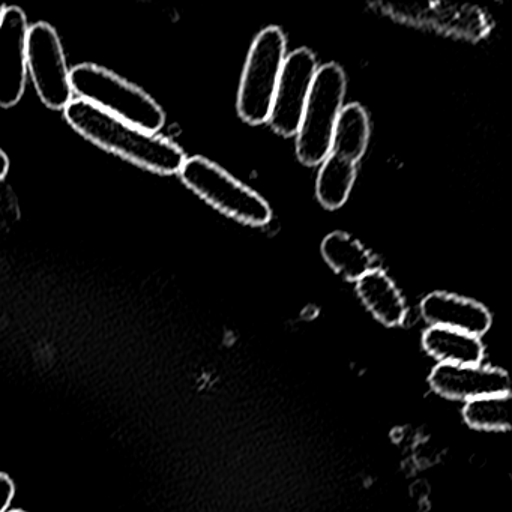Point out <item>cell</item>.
<instances>
[{"label":"cell","mask_w":512,"mask_h":512,"mask_svg":"<svg viewBox=\"0 0 512 512\" xmlns=\"http://www.w3.org/2000/svg\"><path fill=\"white\" fill-rule=\"evenodd\" d=\"M68 124L94 145L158 175H175L184 166L185 152L160 134L140 130L104 110L76 98L65 107Z\"/></svg>","instance_id":"cell-1"},{"label":"cell","mask_w":512,"mask_h":512,"mask_svg":"<svg viewBox=\"0 0 512 512\" xmlns=\"http://www.w3.org/2000/svg\"><path fill=\"white\" fill-rule=\"evenodd\" d=\"M10 512H23V511H20V509H16V511H10Z\"/></svg>","instance_id":"cell-20"},{"label":"cell","mask_w":512,"mask_h":512,"mask_svg":"<svg viewBox=\"0 0 512 512\" xmlns=\"http://www.w3.org/2000/svg\"><path fill=\"white\" fill-rule=\"evenodd\" d=\"M16 487L13 479L7 473H0V512H10L11 502H13Z\"/></svg>","instance_id":"cell-17"},{"label":"cell","mask_w":512,"mask_h":512,"mask_svg":"<svg viewBox=\"0 0 512 512\" xmlns=\"http://www.w3.org/2000/svg\"><path fill=\"white\" fill-rule=\"evenodd\" d=\"M28 17L22 8L7 7L0 20V107L22 100L28 76Z\"/></svg>","instance_id":"cell-8"},{"label":"cell","mask_w":512,"mask_h":512,"mask_svg":"<svg viewBox=\"0 0 512 512\" xmlns=\"http://www.w3.org/2000/svg\"><path fill=\"white\" fill-rule=\"evenodd\" d=\"M317 70L316 56L308 49L286 56L268 118L275 133L296 136Z\"/></svg>","instance_id":"cell-7"},{"label":"cell","mask_w":512,"mask_h":512,"mask_svg":"<svg viewBox=\"0 0 512 512\" xmlns=\"http://www.w3.org/2000/svg\"><path fill=\"white\" fill-rule=\"evenodd\" d=\"M286 37L277 26L263 29L245 62L238 92V113L250 125L268 122L281 70L286 61Z\"/></svg>","instance_id":"cell-5"},{"label":"cell","mask_w":512,"mask_h":512,"mask_svg":"<svg viewBox=\"0 0 512 512\" xmlns=\"http://www.w3.org/2000/svg\"><path fill=\"white\" fill-rule=\"evenodd\" d=\"M346 95V74L338 65L317 70L296 133V155L304 166H319L331 152L332 136Z\"/></svg>","instance_id":"cell-3"},{"label":"cell","mask_w":512,"mask_h":512,"mask_svg":"<svg viewBox=\"0 0 512 512\" xmlns=\"http://www.w3.org/2000/svg\"><path fill=\"white\" fill-rule=\"evenodd\" d=\"M5 10H7V7H5V5L0 4V20H2V16H4Z\"/></svg>","instance_id":"cell-19"},{"label":"cell","mask_w":512,"mask_h":512,"mask_svg":"<svg viewBox=\"0 0 512 512\" xmlns=\"http://www.w3.org/2000/svg\"><path fill=\"white\" fill-rule=\"evenodd\" d=\"M179 175L193 193L221 214L254 227L271 221V206L260 194L205 157L187 158Z\"/></svg>","instance_id":"cell-4"},{"label":"cell","mask_w":512,"mask_h":512,"mask_svg":"<svg viewBox=\"0 0 512 512\" xmlns=\"http://www.w3.org/2000/svg\"><path fill=\"white\" fill-rule=\"evenodd\" d=\"M422 319L430 326L455 329L481 338L490 331L493 317L481 302L449 292H433L422 299Z\"/></svg>","instance_id":"cell-10"},{"label":"cell","mask_w":512,"mask_h":512,"mask_svg":"<svg viewBox=\"0 0 512 512\" xmlns=\"http://www.w3.org/2000/svg\"><path fill=\"white\" fill-rule=\"evenodd\" d=\"M323 259L347 281H358L373 269L370 251L349 233L332 232L320 245Z\"/></svg>","instance_id":"cell-13"},{"label":"cell","mask_w":512,"mask_h":512,"mask_svg":"<svg viewBox=\"0 0 512 512\" xmlns=\"http://www.w3.org/2000/svg\"><path fill=\"white\" fill-rule=\"evenodd\" d=\"M28 70L38 97L49 109L65 110L74 100L64 47L49 23H35L29 28Z\"/></svg>","instance_id":"cell-6"},{"label":"cell","mask_w":512,"mask_h":512,"mask_svg":"<svg viewBox=\"0 0 512 512\" xmlns=\"http://www.w3.org/2000/svg\"><path fill=\"white\" fill-rule=\"evenodd\" d=\"M511 407V394L487 395L466 401L463 418L475 430L508 431L511 428Z\"/></svg>","instance_id":"cell-16"},{"label":"cell","mask_w":512,"mask_h":512,"mask_svg":"<svg viewBox=\"0 0 512 512\" xmlns=\"http://www.w3.org/2000/svg\"><path fill=\"white\" fill-rule=\"evenodd\" d=\"M70 79L71 88L80 100L140 130L158 134L166 124L163 109L151 95L107 68L95 64L76 65L70 70Z\"/></svg>","instance_id":"cell-2"},{"label":"cell","mask_w":512,"mask_h":512,"mask_svg":"<svg viewBox=\"0 0 512 512\" xmlns=\"http://www.w3.org/2000/svg\"><path fill=\"white\" fill-rule=\"evenodd\" d=\"M422 347L437 364L478 365L485 358L481 338L440 326H430L424 332Z\"/></svg>","instance_id":"cell-12"},{"label":"cell","mask_w":512,"mask_h":512,"mask_svg":"<svg viewBox=\"0 0 512 512\" xmlns=\"http://www.w3.org/2000/svg\"><path fill=\"white\" fill-rule=\"evenodd\" d=\"M428 383L440 397L464 403L487 395L511 394L509 374L502 368L482 364H437Z\"/></svg>","instance_id":"cell-9"},{"label":"cell","mask_w":512,"mask_h":512,"mask_svg":"<svg viewBox=\"0 0 512 512\" xmlns=\"http://www.w3.org/2000/svg\"><path fill=\"white\" fill-rule=\"evenodd\" d=\"M358 164L350 163L335 154H329L320 164L316 193L323 208H341L349 199L358 173Z\"/></svg>","instance_id":"cell-15"},{"label":"cell","mask_w":512,"mask_h":512,"mask_svg":"<svg viewBox=\"0 0 512 512\" xmlns=\"http://www.w3.org/2000/svg\"><path fill=\"white\" fill-rule=\"evenodd\" d=\"M356 293L362 304L388 328L401 326L407 317V305L394 281L382 269L373 268L356 281Z\"/></svg>","instance_id":"cell-11"},{"label":"cell","mask_w":512,"mask_h":512,"mask_svg":"<svg viewBox=\"0 0 512 512\" xmlns=\"http://www.w3.org/2000/svg\"><path fill=\"white\" fill-rule=\"evenodd\" d=\"M370 140V121L359 104L344 106L338 116L332 136L331 152L350 163L358 164L365 155Z\"/></svg>","instance_id":"cell-14"},{"label":"cell","mask_w":512,"mask_h":512,"mask_svg":"<svg viewBox=\"0 0 512 512\" xmlns=\"http://www.w3.org/2000/svg\"><path fill=\"white\" fill-rule=\"evenodd\" d=\"M8 170H10V160H8L7 154L0 149V182L4 181Z\"/></svg>","instance_id":"cell-18"}]
</instances>
